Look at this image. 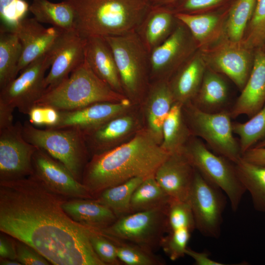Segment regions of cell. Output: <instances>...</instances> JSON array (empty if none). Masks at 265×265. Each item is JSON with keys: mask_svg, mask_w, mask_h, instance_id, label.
Listing matches in <instances>:
<instances>
[{"mask_svg": "<svg viewBox=\"0 0 265 265\" xmlns=\"http://www.w3.org/2000/svg\"><path fill=\"white\" fill-rule=\"evenodd\" d=\"M66 199L33 173L0 181V230L53 265H105L90 243L92 228L75 222L63 210Z\"/></svg>", "mask_w": 265, "mask_h": 265, "instance_id": "1", "label": "cell"}, {"mask_svg": "<svg viewBox=\"0 0 265 265\" xmlns=\"http://www.w3.org/2000/svg\"><path fill=\"white\" fill-rule=\"evenodd\" d=\"M169 154L146 129L138 130L128 141L92 156L84 169L82 183L95 199L108 187L154 175Z\"/></svg>", "mask_w": 265, "mask_h": 265, "instance_id": "2", "label": "cell"}, {"mask_svg": "<svg viewBox=\"0 0 265 265\" xmlns=\"http://www.w3.org/2000/svg\"><path fill=\"white\" fill-rule=\"evenodd\" d=\"M74 11L75 29L84 38L135 32L149 10V0H65Z\"/></svg>", "mask_w": 265, "mask_h": 265, "instance_id": "3", "label": "cell"}, {"mask_svg": "<svg viewBox=\"0 0 265 265\" xmlns=\"http://www.w3.org/2000/svg\"><path fill=\"white\" fill-rule=\"evenodd\" d=\"M113 90L84 61L69 76L47 91L36 106L69 111L101 102H117L126 98Z\"/></svg>", "mask_w": 265, "mask_h": 265, "instance_id": "4", "label": "cell"}, {"mask_svg": "<svg viewBox=\"0 0 265 265\" xmlns=\"http://www.w3.org/2000/svg\"><path fill=\"white\" fill-rule=\"evenodd\" d=\"M22 132L27 142L58 160L82 183L89 153L81 131L70 128L41 129L26 121L22 125Z\"/></svg>", "mask_w": 265, "mask_h": 265, "instance_id": "5", "label": "cell"}, {"mask_svg": "<svg viewBox=\"0 0 265 265\" xmlns=\"http://www.w3.org/2000/svg\"><path fill=\"white\" fill-rule=\"evenodd\" d=\"M104 38L113 53L124 95L132 102L143 100L151 83L149 52L135 31Z\"/></svg>", "mask_w": 265, "mask_h": 265, "instance_id": "6", "label": "cell"}, {"mask_svg": "<svg viewBox=\"0 0 265 265\" xmlns=\"http://www.w3.org/2000/svg\"><path fill=\"white\" fill-rule=\"evenodd\" d=\"M182 151L196 170L226 194L232 210L236 212L246 191L238 177L235 163L213 152L193 135Z\"/></svg>", "mask_w": 265, "mask_h": 265, "instance_id": "7", "label": "cell"}, {"mask_svg": "<svg viewBox=\"0 0 265 265\" xmlns=\"http://www.w3.org/2000/svg\"><path fill=\"white\" fill-rule=\"evenodd\" d=\"M183 111L192 135L204 141L211 150L234 163L241 158L239 142L234 137L229 110L208 113L190 102L183 106Z\"/></svg>", "mask_w": 265, "mask_h": 265, "instance_id": "8", "label": "cell"}, {"mask_svg": "<svg viewBox=\"0 0 265 265\" xmlns=\"http://www.w3.org/2000/svg\"><path fill=\"white\" fill-rule=\"evenodd\" d=\"M167 207L129 213L117 218L107 227L97 230L153 251L160 247L167 233Z\"/></svg>", "mask_w": 265, "mask_h": 265, "instance_id": "9", "label": "cell"}, {"mask_svg": "<svg viewBox=\"0 0 265 265\" xmlns=\"http://www.w3.org/2000/svg\"><path fill=\"white\" fill-rule=\"evenodd\" d=\"M50 50L26 66L14 80L0 90V106L27 115L46 92L45 72L51 67Z\"/></svg>", "mask_w": 265, "mask_h": 265, "instance_id": "10", "label": "cell"}, {"mask_svg": "<svg viewBox=\"0 0 265 265\" xmlns=\"http://www.w3.org/2000/svg\"><path fill=\"white\" fill-rule=\"evenodd\" d=\"M222 191L195 169L188 201L196 229L204 236L217 238L220 236L226 203Z\"/></svg>", "mask_w": 265, "mask_h": 265, "instance_id": "11", "label": "cell"}, {"mask_svg": "<svg viewBox=\"0 0 265 265\" xmlns=\"http://www.w3.org/2000/svg\"><path fill=\"white\" fill-rule=\"evenodd\" d=\"M196 44L186 26L178 20L169 36L149 53L151 82L168 81L178 69L196 52Z\"/></svg>", "mask_w": 265, "mask_h": 265, "instance_id": "12", "label": "cell"}, {"mask_svg": "<svg viewBox=\"0 0 265 265\" xmlns=\"http://www.w3.org/2000/svg\"><path fill=\"white\" fill-rule=\"evenodd\" d=\"M17 122L0 129V181L22 179L33 173L32 158L37 149L27 142Z\"/></svg>", "mask_w": 265, "mask_h": 265, "instance_id": "13", "label": "cell"}, {"mask_svg": "<svg viewBox=\"0 0 265 265\" xmlns=\"http://www.w3.org/2000/svg\"><path fill=\"white\" fill-rule=\"evenodd\" d=\"M255 50L248 48L243 41L228 39L203 57L210 69L228 77L241 91L252 69Z\"/></svg>", "mask_w": 265, "mask_h": 265, "instance_id": "14", "label": "cell"}, {"mask_svg": "<svg viewBox=\"0 0 265 265\" xmlns=\"http://www.w3.org/2000/svg\"><path fill=\"white\" fill-rule=\"evenodd\" d=\"M33 173L54 193L66 199H94L87 188L78 181L60 162L38 148L32 158Z\"/></svg>", "mask_w": 265, "mask_h": 265, "instance_id": "15", "label": "cell"}, {"mask_svg": "<svg viewBox=\"0 0 265 265\" xmlns=\"http://www.w3.org/2000/svg\"><path fill=\"white\" fill-rule=\"evenodd\" d=\"M85 41L76 29L61 30L50 50L52 60L45 79L46 92L67 79L84 61Z\"/></svg>", "mask_w": 265, "mask_h": 265, "instance_id": "16", "label": "cell"}, {"mask_svg": "<svg viewBox=\"0 0 265 265\" xmlns=\"http://www.w3.org/2000/svg\"><path fill=\"white\" fill-rule=\"evenodd\" d=\"M133 102L126 97L117 102H101L77 109L59 111V119L52 129L75 128L84 134L129 111Z\"/></svg>", "mask_w": 265, "mask_h": 265, "instance_id": "17", "label": "cell"}, {"mask_svg": "<svg viewBox=\"0 0 265 265\" xmlns=\"http://www.w3.org/2000/svg\"><path fill=\"white\" fill-rule=\"evenodd\" d=\"M195 169L181 151L170 153L154 177L171 199L188 201Z\"/></svg>", "mask_w": 265, "mask_h": 265, "instance_id": "18", "label": "cell"}, {"mask_svg": "<svg viewBox=\"0 0 265 265\" xmlns=\"http://www.w3.org/2000/svg\"><path fill=\"white\" fill-rule=\"evenodd\" d=\"M7 29L17 36L22 46L18 74L31 62L48 52L61 31L54 26L45 27L34 18H24L15 27Z\"/></svg>", "mask_w": 265, "mask_h": 265, "instance_id": "19", "label": "cell"}, {"mask_svg": "<svg viewBox=\"0 0 265 265\" xmlns=\"http://www.w3.org/2000/svg\"><path fill=\"white\" fill-rule=\"evenodd\" d=\"M265 105V49L255 50L249 79L235 103L229 109L232 119L241 115L251 117Z\"/></svg>", "mask_w": 265, "mask_h": 265, "instance_id": "20", "label": "cell"}, {"mask_svg": "<svg viewBox=\"0 0 265 265\" xmlns=\"http://www.w3.org/2000/svg\"><path fill=\"white\" fill-rule=\"evenodd\" d=\"M137 123L136 117L127 112L85 133L89 154L92 156L119 145L121 140L136 132Z\"/></svg>", "mask_w": 265, "mask_h": 265, "instance_id": "21", "label": "cell"}, {"mask_svg": "<svg viewBox=\"0 0 265 265\" xmlns=\"http://www.w3.org/2000/svg\"><path fill=\"white\" fill-rule=\"evenodd\" d=\"M144 99L146 129L160 145L163 123L175 103L168 81L151 82Z\"/></svg>", "mask_w": 265, "mask_h": 265, "instance_id": "22", "label": "cell"}, {"mask_svg": "<svg viewBox=\"0 0 265 265\" xmlns=\"http://www.w3.org/2000/svg\"><path fill=\"white\" fill-rule=\"evenodd\" d=\"M84 60L98 77L113 90L124 95L113 53L104 37L86 38Z\"/></svg>", "mask_w": 265, "mask_h": 265, "instance_id": "23", "label": "cell"}, {"mask_svg": "<svg viewBox=\"0 0 265 265\" xmlns=\"http://www.w3.org/2000/svg\"><path fill=\"white\" fill-rule=\"evenodd\" d=\"M207 69L201 53L195 52L168 80L175 102H191L198 93Z\"/></svg>", "mask_w": 265, "mask_h": 265, "instance_id": "24", "label": "cell"}, {"mask_svg": "<svg viewBox=\"0 0 265 265\" xmlns=\"http://www.w3.org/2000/svg\"><path fill=\"white\" fill-rule=\"evenodd\" d=\"M177 23L171 8L151 6L135 32L150 53L169 36Z\"/></svg>", "mask_w": 265, "mask_h": 265, "instance_id": "25", "label": "cell"}, {"mask_svg": "<svg viewBox=\"0 0 265 265\" xmlns=\"http://www.w3.org/2000/svg\"><path fill=\"white\" fill-rule=\"evenodd\" d=\"M62 207L74 221L96 230L107 227L117 219L110 209L95 199H66Z\"/></svg>", "mask_w": 265, "mask_h": 265, "instance_id": "26", "label": "cell"}, {"mask_svg": "<svg viewBox=\"0 0 265 265\" xmlns=\"http://www.w3.org/2000/svg\"><path fill=\"white\" fill-rule=\"evenodd\" d=\"M228 85L219 74L211 69L206 70L199 90L191 103L199 109L216 113L227 109Z\"/></svg>", "mask_w": 265, "mask_h": 265, "instance_id": "27", "label": "cell"}, {"mask_svg": "<svg viewBox=\"0 0 265 265\" xmlns=\"http://www.w3.org/2000/svg\"><path fill=\"white\" fill-rule=\"evenodd\" d=\"M192 136L184 116L183 105L175 102L163 125L160 146L170 154L179 152Z\"/></svg>", "mask_w": 265, "mask_h": 265, "instance_id": "28", "label": "cell"}, {"mask_svg": "<svg viewBox=\"0 0 265 265\" xmlns=\"http://www.w3.org/2000/svg\"><path fill=\"white\" fill-rule=\"evenodd\" d=\"M22 46L17 36L3 26L0 31V90L17 76Z\"/></svg>", "mask_w": 265, "mask_h": 265, "instance_id": "29", "label": "cell"}, {"mask_svg": "<svg viewBox=\"0 0 265 265\" xmlns=\"http://www.w3.org/2000/svg\"><path fill=\"white\" fill-rule=\"evenodd\" d=\"M29 10L40 23L49 24L64 31L75 29L74 11L65 1L53 3L48 0H33Z\"/></svg>", "mask_w": 265, "mask_h": 265, "instance_id": "30", "label": "cell"}, {"mask_svg": "<svg viewBox=\"0 0 265 265\" xmlns=\"http://www.w3.org/2000/svg\"><path fill=\"white\" fill-rule=\"evenodd\" d=\"M235 166L238 179L251 195L255 209L265 212V164H253L241 158Z\"/></svg>", "mask_w": 265, "mask_h": 265, "instance_id": "31", "label": "cell"}, {"mask_svg": "<svg viewBox=\"0 0 265 265\" xmlns=\"http://www.w3.org/2000/svg\"><path fill=\"white\" fill-rule=\"evenodd\" d=\"M145 178L135 177L108 187L99 194L96 200L107 207L117 218L130 213L132 195Z\"/></svg>", "mask_w": 265, "mask_h": 265, "instance_id": "32", "label": "cell"}, {"mask_svg": "<svg viewBox=\"0 0 265 265\" xmlns=\"http://www.w3.org/2000/svg\"><path fill=\"white\" fill-rule=\"evenodd\" d=\"M170 200L153 175L145 178L134 190L130 213L165 207Z\"/></svg>", "mask_w": 265, "mask_h": 265, "instance_id": "33", "label": "cell"}, {"mask_svg": "<svg viewBox=\"0 0 265 265\" xmlns=\"http://www.w3.org/2000/svg\"><path fill=\"white\" fill-rule=\"evenodd\" d=\"M257 0H236L231 6L226 24L227 38L240 42L254 14Z\"/></svg>", "mask_w": 265, "mask_h": 265, "instance_id": "34", "label": "cell"}, {"mask_svg": "<svg viewBox=\"0 0 265 265\" xmlns=\"http://www.w3.org/2000/svg\"><path fill=\"white\" fill-rule=\"evenodd\" d=\"M234 134L239 136L242 155L265 138V105L244 123L232 122Z\"/></svg>", "mask_w": 265, "mask_h": 265, "instance_id": "35", "label": "cell"}, {"mask_svg": "<svg viewBox=\"0 0 265 265\" xmlns=\"http://www.w3.org/2000/svg\"><path fill=\"white\" fill-rule=\"evenodd\" d=\"M104 235L113 243L118 259L125 265H161L165 263L152 251L135 244Z\"/></svg>", "mask_w": 265, "mask_h": 265, "instance_id": "36", "label": "cell"}, {"mask_svg": "<svg viewBox=\"0 0 265 265\" xmlns=\"http://www.w3.org/2000/svg\"><path fill=\"white\" fill-rule=\"evenodd\" d=\"M177 19L188 28L196 43L207 39L217 27L219 17L213 14L176 13Z\"/></svg>", "mask_w": 265, "mask_h": 265, "instance_id": "37", "label": "cell"}, {"mask_svg": "<svg viewBox=\"0 0 265 265\" xmlns=\"http://www.w3.org/2000/svg\"><path fill=\"white\" fill-rule=\"evenodd\" d=\"M167 233L182 228L192 232L196 229L192 211L188 201L171 199L167 211Z\"/></svg>", "mask_w": 265, "mask_h": 265, "instance_id": "38", "label": "cell"}, {"mask_svg": "<svg viewBox=\"0 0 265 265\" xmlns=\"http://www.w3.org/2000/svg\"><path fill=\"white\" fill-rule=\"evenodd\" d=\"M242 41L253 50L261 47L265 43V0H257Z\"/></svg>", "mask_w": 265, "mask_h": 265, "instance_id": "39", "label": "cell"}, {"mask_svg": "<svg viewBox=\"0 0 265 265\" xmlns=\"http://www.w3.org/2000/svg\"><path fill=\"white\" fill-rule=\"evenodd\" d=\"M192 232L187 228L177 229L167 233L162 238L160 247L172 261L184 256Z\"/></svg>", "mask_w": 265, "mask_h": 265, "instance_id": "40", "label": "cell"}, {"mask_svg": "<svg viewBox=\"0 0 265 265\" xmlns=\"http://www.w3.org/2000/svg\"><path fill=\"white\" fill-rule=\"evenodd\" d=\"M89 239L95 252L105 265L122 264L118 258L114 245L104 234L92 228Z\"/></svg>", "mask_w": 265, "mask_h": 265, "instance_id": "41", "label": "cell"}, {"mask_svg": "<svg viewBox=\"0 0 265 265\" xmlns=\"http://www.w3.org/2000/svg\"><path fill=\"white\" fill-rule=\"evenodd\" d=\"M227 0H179L171 7L175 13L197 14L219 6Z\"/></svg>", "mask_w": 265, "mask_h": 265, "instance_id": "42", "label": "cell"}, {"mask_svg": "<svg viewBox=\"0 0 265 265\" xmlns=\"http://www.w3.org/2000/svg\"><path fill=\"white\" fill-rule=\"evenodd\" d=\"M16 260L24 265H48L50 263L29 245L15 239Z\"/></svg>", "mask_w": 265, "mask_h": 265, "instance_id": "43", "label": "cell"}, {"mask_svg": "<svg viewBox=\"0 0 265 265\" xmlns=\"http://www.w3.org/2000/svg\"><path fill=\"white\" fill-rule=\"evenodd\" d=\"M0 259L17 260L15 240H11L1 234L0 236Z\"/></svg>", "mask_w": 265, "mask_h": 265, "instance_id": "44", "label": "cell"}, {"mask_svg": "<svg viewBox=\"0 0 265 265\" xmlns=\"http://www.w3.org/2000/svg\"><path fill=\"white\" fill-rule=\"evenodd\" d=\"M241 159L253 164L264 165L265 147L251 148L242 154Z\"/></svg>", "mask_w": 265, "mask_h": 265, "instance_id": "45", "label": "cell"}, {"mask_svg": "<svg viewBox=\"0 0 265 265\" xmlns=\"http://www.w3.org/2000/svg\"><path fill=\"white\" fill-rule=\"evenodd\" d=\"M186 255L190 257L197 265H224L220 262L211 259L207 252H198L188 247L185 251Z\"/></svg>", "mask_w": 265, "mask_h": 265, "instance_id": "46", "label": "cell"}, {"mask_svg": "<svg viewBox=\"0 0 265 265\" xmlns=\"http://www.w3.org/2000/svg\"><path fill=\"white\" fill-rule=\"evenodd\" d=\"M179 0H149L151 6H166L171 8Z\"/></svg>", "mask_w": 265, "mask_h": 265, "instance_id": "47", "label": "cell"}, {"mask_svg": "<svg viewBox=\"0 0 265 265\" xmlns=\"http://www.w3.org/2000/svg\"><path fill=\"white\" fill-rule=\"evenodd\" d=\"M0 265H22L19 262L16 260L9 259H0Z\"/></svg>", "mask_w": 265, "mask_h": 265, "instance_id": "48", "label": "cell"}, {"mask_svg": "<svg viewBox=\"0 0 265 265\" xmlns=\"http://www.w3.org/2000/svg\"><path fill=\"white\" fill-rule=\"evenodd\" d=\"M14 0H0V12L3 11Z\"/></svg>", "mask_w": 265, "mask_h": 265, "instance_id": "49", "label": "cell"}, {"mask_svg": "<svg viewBox=\"0 0 265 265\" xmlns=\"http://www.w3.org/2000/svg\"><path fill=\"white\" fill-rule=\"evenodd\" d=\"M253 147L254 148L265 147V138L261 140L258 143H257Z\"/></svg>", "mask_w": 265, "mask_h": 265, "instance_id": "50", "label": "cell"}, {"mask_svg": "<svg viewBox=\"0 0 265 265\" xmlns=\"http://www.w3.org/2000/svg\"><path fill=\"white\" fill-rule=\"evenodd\" d=\"M261 47H262L263 48H264V49H265V43H264V44L263 45V46H262Z\"/></svg>", "mask_w": 265, "mask_h": 265, "instance_id": "51", "label": "cell"}]
</instances>
